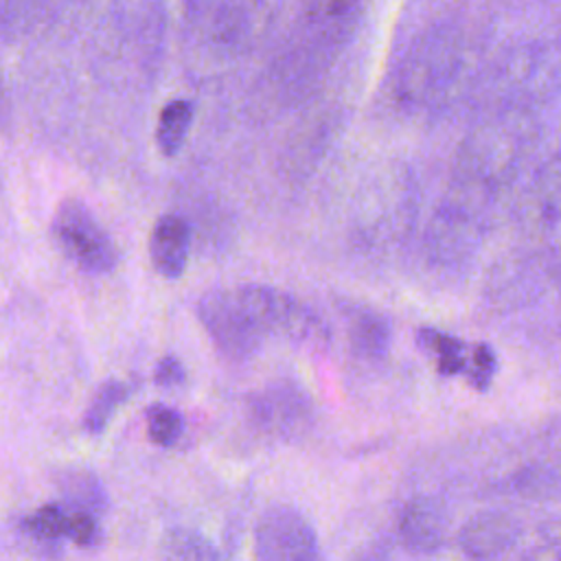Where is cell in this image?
Instances as JSON below:
<instances>
[{"label":"cell","instance_id":"7c38bea8","mask_svg":"<svg viewBox=\"0 0 561 561\" xmlns=\"http://www.w3.org/2000/svg\"><path fill=\"white\" fill-rule=\"evenodd\" d=\"M416 340L423 348H427L434 359L440 375H456L465 370V348L467 344L454 335H447L436 329H421L416 331Z\"/></svg>","mask_w":561,"mask_h":561},{"label":"cell","instance_id":"30bf717a","mask_svg":"<svg viewBox=\"0 0 561 561\" xmlns=\"http://www.w3.org/2000/svg\"><path fill=\"white\" fill-rule=\"evenodd\" d=\"M193 123V105L184 99L169 101L158 118L156 145L164 156H175L182 149V142Z\"/></svg>","mask_w":561,"mask_h":561},{"label":"cell","instance_id":"9c48e42d","mask_svg":"<svg viewBox=\"0 0 561 561\" xmlns=\"http://www.w3.org/2000/svg\"><path fill=\"white\" fill-rule=\"evenodd\" d=\"M348 340L359 357L379 362L390 351V324L381 313L362 309L348 322Z\"/></svg>","mask_w":561,"mask_h":561},{"label":"cell","instance_id":"e0dca14e","mask_svg":"<svg viewBox=\"0 0 561 561\" xmlns=\"http://www.w3.org/2000/svg\"><path fill=\"white\" fill-rule=\"evenodd\" d=\"M495 366H497V359H495V353L489 344H476L471 348V355L469 359L465 362V370L467 377H469V383L478 390H486L493 375H495Z\"/></svg>","mask_w":561,"mask_h":561},{"label":"cell","instance_id":"5bb4252c","mask_svg":"<svg viewBox=\"0 0 561 561\" xmlns=\"http://www.w3.org/2000/svg\"><path fill=\"white\" fill-rule=\"evenodd\" d=\"M145 421H147V436L158 447H171L182 436V430H184L182 414L175 408L164 403L149 405Z\"/></svg>","mask_w":561,"mask_h":561},{"label":"cell","instance_id":"3957f363","mask_svg":"<svg viewBox=\"0 0 561 561\" xmlns=\"http://www.w3.org/2000/svg\"><path fill=\"white\" fill-rule=\"evenodd\" d=\"M197 318L215 348L230 362L250 359L263 342V331L256 327L237 291H206L197 302Z\"/></svg>","mask_w":561,"mask_h":561},{"label":"cell","instance_id":"277c9868","mask_svg":"<svg viewBox=\"0 0 561 561\" xmlns=\"http://www.w3.org/2000/svg\"><path fill=\"white\" fill-rule=\"evenodd\" d=\"M256 561H324L309 519L287 504L265 508L254 528Z\"/></svg>","mask_w":561,"mask_h":561},{"label":"cell","instance_id":"52a82bcc","mask_svg":"<svg viewBox=\"0 0 561 561\" xmlns=\"http://www.w3.org/2000/svg\"><path fill=\"white\" fill-rule=\"evenodd\" d=\"M191 250V226L184 217L167 213L156 219L149 234V259L164 278H180Z\"/></svg>","mask_w":561,"mask_h":561},{"label":"cell","instance_id":"2e32d148","mask_svg":"<svg viewBox=\"0 0 561 561\" xmlns=\"http://www.w3.org/2000/svg\"><path fill=\"white\" fill-rule=\"evenodd\" d=\"M66 491V504L90 511L92 515L101 513L105 508V493L101 484L90 473H70L61 482Z\"/></svg>","mask_w":561,"mask_h":561},{"label":"cell","instance_id":"8992f818","mask_svg":"<svg viewBox=\"0 0 561 561\" xmlns=\"http://www.w3.org/2000/svg\"><path fill=\"white\" fill-rule=\"evenodd\" d=\"M447 513L440 502L430 497L412 500L399 519V535L405 548L421 554L436 552L447 537Z\"/></svg>","mask_w":561,"mask_h":561},{"label":"cell","instance_id":"ffe728a7","mask_svg":"<svg viewBox=\"0 0 561 561\" xmlns=\"http://www.w3.org/2000/svg\"><path fill=\"white\" fill-rule=\"evenodd\" d=\"M528 561H559L557 546H543V548L533 550V554H530Z\"/></svg>","mask_w":561,"mask_h":561},{"label":"cell","instance_id":"4fadbf2b","mask_svg":"<svg viewBox=\"0 0 561 561\" xmlns=\"http://www.w3.org/2000/svg\"><path fill=\"white\" fill-rule=\"evenodd\" d=\"M127 386L123 381H105L99 386V390L94 392L92 401L85 408L83 414V430L88 434H101L105 430V425L110 423L112 414L116 412V408L127 399Z\"/></svg>","mask_w":561,"mask_h":561},{"label":"cell","instance_id":"d6986e66","mask_svg":"<svg viewBox=\"0 0 561 561\" xmlns=\"http://www.w3.org/2000/svg\"><path fill=\"white\" fill-rule=\"evenodd\" d=\"M184 379H186V368H184V364H182L178 357H173V355H164V357L158 362L156 370H153V381H156L158 386H162V388L180 386V383H184Z\"/></svg>","mask_w":561,"mask_h":561},{"label":"cell","instance_id":"8fae6325","mask_svg":"<svg viewBox=\"0 0 561 561\" xmlns=\"http://www.w3.org/2000/svg\"><path fill=\"white\" fill-rule=\"evenodd\" d=\"M162 554L167 561H224L204 535L188 528L169 530L162 541Z\"/></svg>","mask_w":561,"mask_h":561},{"label":"cell","instance_id":"9a60e30c","mask_svg":"<svg viewBox=\"0 0 561 561\" xmlns=\"http://www.w3.org/2000/svg\"><path fill=\"white\" fill-rule=\"evenodd\" d=\"M22 528L37 539H59L68 533V504H46L24 517Z\"/></svg>","mask_w":561,"mask_h":561},{"label":"cell","instance_id":"7a4b0ae2","mask_svg":"<svg viewBox=\"0 0 561 561\" xmlns=\"http://www.w3.org/2000/svg\"><path fill=\"white\" fill-rule=\"evenodd\" d=\"M50 234L66 259L88 274H105L116 267L114 241L79 199H64L50 221Z\"/></svg>","mask_w":561,"mask_h":561},{"label":"cell","instance_id":"6da1fadb","mask_svg":"<svg viewBox=\"0 0 561 561\" xmlns=\"http://www.w3.org/2000/svg\"><path fill=\"white\" fill-rule=\"evenodd\" d=\"M234 291L263 335H283L311 348L327 344L329 331L324 322L294 296L265 285H243Z\"/></svg>","mask_w":561,"mask_h":561},{"label":"cell","instance_id":"5b68a950","mask_svg":"<svg viewBox=\"0 0 561 561\" xmlns=\"http://www.w3.org/2000/svg\"><path fill=\"white\" fill-rule=\"evenodd\" d=\"M519 522L504 511H486L471 517L458 535V543L471 561H495L519 539Z\"/></svg>","mask_w":561,"mask_h":561},{"label":"cell","instance_id":"ba28073f","mask_svg":"<svg viewBox=\"0 0 561 561\" xmlns=\"http://www.w3.org/2000/svg\"><path fill=\"white\" fill-rule=\"evenodd\" d=\"M252 412L267 430L278 434H298L309 421V401L296 388L287 383H276L252 399Z\"/></svg>","mask_w":561,"mask_h":561},{"label":"cell","instance_id":"ac0fdd59","mask_svg":"<svg viewBox=\"0 0 561 561\" xmlns=\"http://www.w3.org/2000/svg\"><path fill=\"white\" fill-rule=\"evenodd\" d=\"M66 537L81 548H94L101 539V528L90 511L68 504V533Z\"/></svg>","mask_w":561,"mask_h":561}]
</instances>
